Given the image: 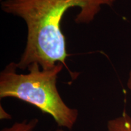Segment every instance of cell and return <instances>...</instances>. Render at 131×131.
I'll return each mask as SVG.
<instances>
[{
	"label": "cell",
	"mask_w": 131,
	"mask_h": 131,
	"mask_svg": "<svg viewBox=\"0 0 131 131\" xmlns=\"http://www.w3.org/2000/svg\"><path fill=\"white\" fill-rule=\"evenodd\" d=\"M116 0H4L3 11L21 18L27 26V40L18 69H27L37 63L43 69L58 63L66 66L68 57L61 22L69 9L78 7L75 16L77 24H89L103 6H112Z\"/></svg>",
	"instance_id": "obj_1"
},
{
	"label": "cell",
	"mask_w": 131,
	"mask_h": 131,
	"mask_svg": "<svg viewBox=\"0 0 131 131\" xmlns=\"http://www.w3.org/2000/svg\"><path fill=\"white\" fill-rule=\"evenodd\" d=\"M4 1V0H1V1Z\"/></svg>",
	"instance_id": "obj_6"
},
{
	"label": "cell",
	"mask_w": 131,
	"mask_h": 131,
	"mask_svg": "<svg viewBox=\"0 0 131 131\" xmlns=\"http://www.w3.org/2000/svg\"><path fill=\"white\" fill-rule=\"evenodd\" d=\"M39 119L34 118L30 119H24L21 122L14 123L10 126L4 127L1 131H34L37 127ZM47 131H52L50 130ZM54 131H69L66 129L59 127Z\"/></svg>",
	"instance_id": "obj_4"
},
{
	"label": "cell",
	"mask_w": 131,
	"mask_h": 131,
	"mask_svg": "<svg viewBox=\"0 0 131 131\" xmlns=\"http://www.w3.org/2000/svg\"><path fill=\"white\" fill-rule=\"evenodd\" d=\"M64 66L58 63L43 69L34 63L28 73H19L12 62L0 73V98H15L29 103L53 118L59 127L71 130L77 122L79 112L66 104L57 88V78Z\"/></svg>",
	"instance_id": "obj_2"
},
{
	"label": "cell",
	"mask_w": 131,
	"mask_h": 131,
	"mask_svg": "<svg viewBox=\"0 0 131 131\" xmlns=\"http://www.w3.org/2000/svg\"><path fill=\"white\" fill-rule=\"evenodd\" d=\"M106 131H131V117L126 112L121 115L109 119Z\"/></svg>",
	"instance_id": "obj_3"
},
{
	"label": "cell",
	"mask_w": 131,
	"mask_h": 131,
	"mask_svg": "<svg viewBox=\"0 0 131 131\" xmlns=\"http://www.w3.org/2000/svg\"><path fill=\"white\" fill-rule=\"evenodd\" d=\"M127 87L129 90V92H130V96H131V69L128 75V78H127Z\"/></svg>",
	"instance_id": "obj_5"
}]
</instances>
